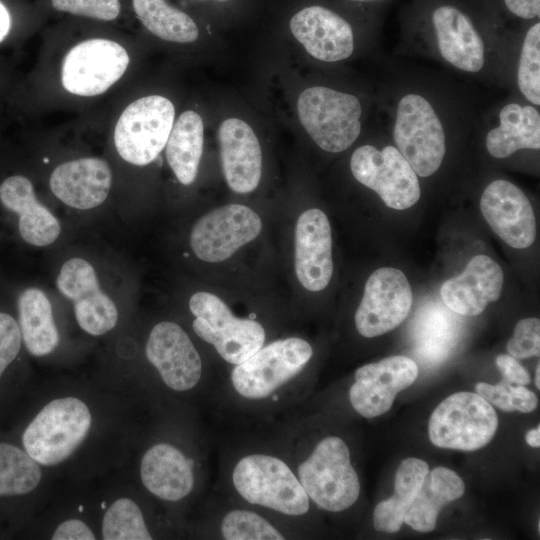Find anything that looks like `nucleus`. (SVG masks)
<instances>
[{"mask_svg": "<svg viewBox=\"0 0 540 540\" xmlns=\"http://www.w3.org/2000/svg\"><path fill=\"white\" fill-rule=\"evenodd\" d=\"M21 332L16 320L0 312V378L15 360L21 348Z\"/></svg>", "mask_w": 540, "mask_h": 540, "instance_id": "41", "label": "nucleus"}, {"mask_svg": "<svg viewBox=\"0 0 540 540\" xmlns=\"http://www.w3.org/2000/svg\"><path fill=\"white\" fill-rule=\"evenodd\" d=\"M51 3L58 11L102 21L116 19L121 10L119 0H51Z\"/></svg>", "mask_w": 540, "mask_h": 540, "instance_id": "38", "label": "nucleus"}, {"mask_svg": "<svg viewBox=\"0 0 540 540\" xmlns=\"http://www.w3.org/2000/svg\"><path fill=\"white\" fill-rule=\"evenodd\" d=\"M204 124L201 116L184 111L173 124L166 143V157L176 178L183 185L195 180L203 152Z\"/></svg>", "mask_w": 540, "mask_h": 540, "instance_id": "31", "label": "nucleus"}, {"mask_svg": "<svg viewBox=\"0 0 540 540\" xmlns=\"http://www.w3.org/2000/svg\"><path fill=\"white\" fill-rule=\"evenodd\" d=\"M392 143L358 146L350 157L354 179L374 191L384 204L395 210L414 206L421 197L419 176Z\"/></svg>", "mask_w": 540, "mask_h": 540, "instance_id": "9", "label": "nucleus"}, {"mask_svg": "<svg viewBox=\"0 0 540 540\" xmlns=\"http://www.w3.org/2000/svg\"><path fill=\"white\" fill-rule=\"evenodd\" d=\"M479 204L488 225L506 244L525 249L534 242V210L517 185L506 179H495L484 188Z\"/></svg>", "mask_w": 540, "mask_h": 540, "instance_id": "21", "label": "nucleus"}, {"mask_svg": "<svg viewBox=\"0 0 540 540\" xmlns=\"http://www.w3.org/2000/svg\"><path fill=\"white\" fill-rule=\"evenodd\" d=\"M428 472L429 465L419 458L410 457L401 462L396 471L392 497L381 501L374 509L373 525L377 531L394 533L401 528Z\"/></svg>", "mask_w": 540, "mask_h": 540, "instance_id": "30", "label": "nucleus"}, {"mask_svg": "<svg viewBox=\"0 0 540 540\" xmlns=\"http://www.w3.org/2000/svg\"><path fill=\"white\" fill-rule=\"evenodd\" d=\"M412 299L410 284L401 270L392 267L375 270L366 281L355 313L358 333L373 338L395 329L407 318Z\"/></svg>", "mask_w": 540, "mask_h": 540, "instance_id": "16", "label": "nucleus"}, {"mask_svg": "<svg viewBox=\"0 0 540 540\" xmlns=\"http://www.w3.org/2000/svg\"><path fill=\"white\" fill-rule=\"evenodd\" d=\"M465 492V484L456 472L446 467L429 471L407 510L404 522L412 529L427 533L432 531L441 508L448 502L459 499Z\"/></svg>", "mask_w": 540, "mask_h": 540, "instance_id": "27", "label": "nucleus"}, {"mask_svg": "<svg viewBox=\"0 0 540 540\" xmlns=\"http://www.w3.org/2000/svg\"><path fill=\"white\" fill-rule=\"evenodd\" d=\"M487 1L493 7L505 26L507 22H513L517 25V29H521L540 18V0Z\"/></svg>", "mask_w": 540, "mask_h": 540, "instance_id": "40", "label": "nucleus"}, {"mask_svg": "<svg viewBox=\"0 0 540 540\" xmlns=\"http://www.w3.org/2000/svg\"><path fill=\"white\" fill-rule=\"evenodd\" d=\"M53 540H93L91 528L80 519H68L61 522L51 537Z\"/></svg>", "mask_w": 540, "mask_h": 540, "instance_id": "42", "label": "nucleus"}, {"mask_svg": "<svg viewBox=\"0 0 540 540\" xmlns=\"http://www.w3.org/2000/svg\"><path fill=\"white\" fill-rule=\"evenodd\" d=\"M356 4L371 5L373 7H384L391 0H347Z\"/></svg>", "mask_w": 540, "mask_h": 540, "instance_id": "46", "label": "nucleus"}, {"mask_svg": "<svg viewBox=\"0 0 540 540\" xmlns=\"http://www.w3.org/2000/svg\"><path fill=\"white\" fill-rule=\"evenodd\" d=\"M112 184V172L100 158H80L58 165L50 175L53 194L64 204L87 210L101 205Z\"/></svg>", "mask_w": 540, "mask_h": 540, "instance_id": "25", "label": "nucleus"}, {"mask_svg": "<svg viewBox=\"0 0 540 540\" xmlns=\"http://www.w3.org/2000/svg\"><path fill=\"white\" fill-rule=\"evenodd\" d=\"M535 384L537 389H540V366L537 364L536 372H535Z\"/></svg>", "mask_w": 540, "mask_h": 540, "instance_id": "47", "label": "nucleus"}, {"mask_svg": "<svg viewBox=\"0 0 540 540\" xmlns=\"http://www.w3.org/2000/svg\"><path fill=\"white\" fill-rule=\"evenodd\" d=\"M201 461L197 455L171 441L149 446L140 460V479L155 498L178 504L190 498L201 484Z\"/></svg>", "mask_w": 540, "mask_h": 540, "instance_id": "13", "label": "nucleus"}, {"mask_svg": "<svg viewBox=\"0 0 540 540\" xmlns=\"http://www.w3.org/2000/svg\"><path fill=\"white\" fill-rule=\"evenodd\" d=\"M382 126L415 173L442 168L453 137L478 129L479 102L463 83L427 67L388 64L378 96Z\"/></svg>", "mask_w": 540, "mask_h": 540, "instance_id": "1", "label": "nucleus"}, {"mask_svg": "<svg viewBox=\"0 0 540 540\" xmlns=\"http://www.w3.org/2000/svg\"><path fill=\"white\" fill-rule=\"evenodd\" d=\"M312 356V346L300 337L264 344L245 361L232 366L225 383L228 402L244 412L280 410L296 400V381Z\"/></svg>", "mask_w": 540, "mask_h": 540, "instance_id": "4", "label": "nucleus"}, {"mask_svg": "<svg viewBox=\"0 0 540 540\" xmlns=\"http://www.w3.org/2000/svg\"><path fill=\"white\" fill-rule=\"evenodd\" d=\"M526 442L533 448H538L540 446V426L538 425L535 429H532L526 434Z\"/></svg>", "mask_w": 540, "mask_h": 540, "instance_id": "45", "label": "nucleus"}, {"mask_svg": "<svg viewBox=\"0 0 540 540\" xmlns=\"http://www.w3.org/2000/svg\"><path fill=\"white\" fill-rule=\"evenodd\" d=\"M261 229L256 212L245 205L228 204L210 211L194 224L190 244L199 259L221 262L254 240Z\"/></svg>", "mask_w": 540, "mask_h": 540, "instance_id": "18", "label": "nucleus"}, {"mask_svg": "<svg viewBox=\"0 0 540 540\" xmlns=\"http://www.w3.org/2000/svg\"><path fill=\"white\" fill-rule=\"evenodd\" d=\"M442 311L430 309L426 316L422 315L417 330L418 350L425 356L437 357L446 356L447 352L454 345L455 326L449 314Z\"/></svg>", "mask_w": 540, "mask_h": 540, "instance_id": "36", "label": "nucleus"}, {"mask_svg": "<svg viewBox=\"0 0 540 540\" xmlns=\"http://www.w3.org/2000/svg\"><path fill=\"white\" fill-rule=\"evenodd\" d=\"M507 350L514 358L539 356L540 320L524 318L515 326L513 336L507 343Z\"/></svg>", "mask_w": 540, "mask_h": 540, "instance_id": "39", "label": "nucleus"}, {"mask_svg": "<svg viewBox=\"0 0 540 540\" xmlns=\"http://www.w3.org/2000/svg\"><path fill=\"white\" fill-rule=\"evenodd\" d=\"M487 153L496 159L509 158L522 150L540 149V111L516 94L481 113Z\"/></svg>", "mask_w": 540, "mask_h": 540, "instance_id": "17", "label": "nucleus"}, {"mask_svg": "<svg viewBox=\"0 0 540 540\" xmlns=\"http://www.w3.org/2000/svg\"><path fill=\"white\" fill-rule=\"evenodd\" d=\"M418 366L406 356H390L359 367L349 388L352 408L364 418L386 413L396 395L417 379Z\"/></svg>", "mask_w": 540, "mask_h": 540, "instance_id": "19", "label": "nucleus"}, {"mask_svg": "<svg viewBox=\"0 0 540 540\" xmlns=\"http://www.w3.org/2000/svg\"><path fill=\"white\" fill-rule=\"evenodd\" d=\"M58 290L73 302L78 325L86 333L101 336L118 321V310L99 285L92 265L82 258L66 261L56 280Z\"/></svg>", "mask_w": 540, "mask_h": 540, "instance_id": "20", "label": "nucleus"}, {"mask_svg": "<svg viewBox=\"0 0 540 540\" xmlns=\"http://www.w3.org/2000/svg\"><path fill=\"white\" fill-rule=\"evenodd\" d=\"M297 114L302 127L319 148L340 153L361 135L364 105L352 92L314 85L300 93Z\"/></svg>", "mask_w": 540, "mask_h": 540, "instance_id": "6", "label": "nucleus"}, {"mask_svg": "<svg viewBox=\"0 0 540 540\" xmlns=\"http://www.w3.org/2000/svg\"><path fill=\"white\" fill-rule=\"evenodd\" d=\"M145 354L162 383L175 393H191L204 384L201 356L185 330L170 321L150 331Z\"/></svg>", "mask_w": 540, "mask_h": 540, "instance_id": "14", "label": "nucleus"}, {"mask_svg": "<svg viewBox=\"0 0 540 540\" xmlns=\"http://www.w3.org/2000/svg\"><path fill=\"white\" fill-rule=\"evenodd\" d=\"M498 428L493 406L477 393L457 392L443 400L429 419V438L437 447L474 451L487 445Z\"/></svg>", "mask_w": 540, "mask_h": 540, "instance_id": "10", "label": "nucleus"}, {"mask_svg": "<svg viewBox=\"0 0 540 540\" xmlns=\"http://www.w3.org/2000/svg\"><path fill=\"white\" fill-rule=\"evenodd\" d=\"M513 93L540 107V21H534L516 32L509 70Z\"/></svg>", "mask_w": 540, "mask_h": 540, "instance_id": "32", "label": "nucleus"}, {"mask_svg": "<svg viewBox=\"0 0 540 540\" xmlns=\"http://www.w3.org/2000/svg\"><path fill=\"white\" fill-rule=\"evenodd\" d=\"M495 363L504 380L522 386L530 383L529 373L513 356L500 354L496 357Z\"/></svg>", "mask_w": 540, "mask_h": 540, "instance_id": "43", "label": "nucleus"}, {"mask_svg": "<svg viewBox=\"0 0 540 540\" xmlns=\"http://www.w3.org/2000/svg\"><path fill=\"white\" fill-rule=\"evenodd\" d=\"M400 27L406 54L465 79L509 85L517 30L507 28L487 0H409Z\"/></svg>", "mask_w": 540, "mask_h": 540, "instance_id": "2", "label": "nucleus"}, {"mask_svg": "<svg viewBox=\"0 0 540 540\" xmlns=\"http://www.w3.org/2000/svg\"><path fill=\"white\" fill-rule=\"evenodd\" d=\"M295 272L300 284L318 292L326 288L333 273L331 227L317 208L303 212L295 229Z\"/></svg>", "mask_w": 540, "mask_h": 540, "instance_id": "22", "label": "nucleus"}, {"mask_svg": "<svg viewBox=\"0 0 540 540\" xmlns=\"http://www.w3.org/2000/svg\"><path fill=\"white\" fill-rule=\"evenodd\" d=\"M10 28L11 16L5 5L0 1V43L7 37Z\"/></svg>", "mask_w": 540, "mask_h": 540, "instance_id": "44", "label": "nucleus"}, {"mask_svg": "<svg viewBox=\"0 0 540 540\" xmlns=\"http://www.w3.org/2000/svg\"><path fill=\"white\" fill-rule=\"evenodd\" d=\"M132 3L143 26L156 37L175 43L198 39L199 29L194 19L166 0H132Z\"/></svg>", "mask_w": 540, "mask_h": 540, "instance_id": "33", "label": "nucleus"}, {"mask_svg": "<svg viewBox=\"0 0 540 540\" xmlns=\"http://www.w3.org/2000/svg\"><path fill=\"white\" fill-rule=\"evenodd\" d=\"M18 316L21 337L31 355L46 356L56 349L59 332L51 303L42 290L31 287L20 294Z\"/></svg>", "mask_w": 540, "mask_h": 540, "instance_id": "28", "label": "nucleus"}, {"mask_svg": "<svg viewBox=\"0 0 540 540\" xmlns=\"http://www.w3.org/2000/svg\"><path fill=\"white\" fill-rule=\"evenodd\" d=\"M224 487L232 502L259 510L296 535L311 501L280 446L248 445L224 463Z\"/></svg>", "mask_w": 540, "mask_h": 540, "instance_id": "3", "label": "nucleus"}, {"mask_svg": "<svg viewBox=\"0 0 540 540\" xmlns=\"http://www.w3.org/2000/svg\"><path fill=\"white\" fill-rule=\"evenodd\" d=\"M477 394L491 405L512 412L530 413L537 408L536 395L522 385L513 386L503 380L496 385L480 382L475 387Z\"/></svg>", "mask_w": 540, "mask_h": 540, "instance_id": "37", "label": "nucleus"}, {"mask_svg": "<svg viewBox=\"0 0 540 540\" xmlns=\"http://www.w3.org/2000/svg\"><path fill=\"white\" fill-rule=\"evenodd\" d=\"M173 103L161 95H149L130 103L114 129V144L126 162L145 166L166 146L174 124Z\"/></svg>", "mask_w": 540, "mask_h": 540, "instance_id": "11", "label": "nucleus"}, {"mask_svg": "<svg viewBox=\"0 0 540 540\" xmlns=\"http://www.w3.org/2000/svg\"><path fill=\"white\" fill-rule=\"evenodd\" d=\"M41 478L39 464L25 450L0 443V496L28 494L37 488Z\"/></svg>", "mask_w": 540, "mask_h": 540, "instance_id": "34", "label": "nucleus"}, {"mask_svg": "<svg viewBox=\"0 0 540 540\" xmlns=\"http://www.w3.org/2000/svg\"><path fill=\"white\" fill-rule=\"evenodd\" d=\"M189 309L195 317L192 322L195 334L231 366L245 361L265 344L266 331L261 323L251 317H236L214 294H193Z\"/></svg>", "mask_w": 540, "mask_h": 540, "instance_id": "8", "label": "nucleus"}, {"mask_svg": "<svg viewBox=\"0 0 540 540\" xmlns=\"http://www.w3.org/2000/svg\"><path fill=\"white\" fill-rule=\"evenodd\" d=\"M280 448L316 507L338 513L357 502L360 480L344 439L327 435L307 447L284 430Z\"/></svg>", "mask_w": 540, "mask_h": 540, "instance_id": "5", "label": "nucleus"}, {"mask_svg": "<svg viewBox=\"0 0 540 540\" xmlns=\"http://www.w3.org/2000/svg\"><path fill=\"white\" fill-rule=\"evenodd\" d=\"M503 271L489 256H474L464 271L448 280L440 288L444 304L463 316H476L487 305L499 299L503 287Z\"/></svg>", "mask_w": 540, "mask_h": 540, "instance_id": "24", "label": "nucleus"}, {"mask_svg": "<svg viewBox=\"0 0 540 540\" xmlns=\"http://www.w3.org/2000/svg\"><path fill=\"white\" fill-rule=\"evenodd\" d=\"M213 1L219 2V3H223V2H229V1H231V0H213Z\"/></svg>", "mask_w": 540, "mask_h": 540, "instance_id": "48", "label": "nucleus"}, {"mask_svg": "<svg viewBox=\"0 0 540 540\" xmlns=\"http://www.w3.org/2000/svg\"><path fill=\"white\" fill-rule=\"evenodd\" d=\"M0 202L17 214L20 236L28 244L47 246L60 235L59 221L37 200L27 177L13 175L6 178L0 185Z\"/></svg>", "mask_w": 540, "mask_h": 540, "instance_id": "26", "label": "nucleus"}, {"mask_svg": "<svg viewBox=\"0 0 540 540\" xmlns=\"http://www.w3.org/2000/svg\"><path fill=\"white\" fill-rule=\"evenodd\" d=\"M91 426L92 414L83 400L74 396L53 399L24 430V450L39 465H58L80 447Z\"/></svg>", "mask_w": 540, "mask_h": 540, "instance_id": "7", "label": "nucleus"}, {"mask_svg": "<svg viewBox=\"0 0 540 540\" xmlns=\"http://www.w3.org/2000/svg\"><path fill=\"white\" fill-rule=\"evenodd\" d=\"M211 535L223 540H284L294 535L259 510L232 502L211 520Z\"/></svg>", "mask_w": 540, "mask_h": 540, "instance_id": "29", "label": "nucleus"}, {"mask_svg": "<svg viewBox=\"0 0 540 540\" xmlns=\"http://www.w3.org/2000/svg\"><path fill=\"white\" fill-rule=\"evenodd\" d=\"M293 37L314 59L337 63L351 58L357 35L350 19L327 4L313 3L295 12L289 20Z\"/></svg>", "mask_w": 540, "mask_h": 540, "instance_id": "15", "label": "nucleus"}, {"mask_svg": "<svg viewBox=\"0 0 540 540\" xmlns=\"http://www.w3.org/2000/svg\"><path fill=\"white\" fill-rule=\"evenodd\" d=\"M129 61L126 49L115 41L85 40L66 54L61 70L62 85L77 96L100 95L123 76Z\"/></svg>", "mask_w": 540, "mask_h": 540, "instance_id": "12", "label": "nucleus"}, {"mask_svg": "<svg viewBox=\"0 0 540 540\" xmlns=\"http://www.w3.org/2000/svg\"><path fill=\"white\" fill-rule=\"evenodd\" d=\"M218 139L229 188L239 194L254 191L261 179L262 153L252 127L239 118L225 119L219 126Z\"/></svg>", "mask_w": 540, "mask_h": 540, "instance_id": "23", "label": "nucleus"}, {"mask_svg": "<svg viewBox=\"0 0 540 540\" xmlns=\"http://www.w3.org/2000/svg\"><path fill=\"white\" fill-rule=\"evenodd\" d=\"M105 540H151L153 535L139 505L132 499H116L106 510L102 520Z\"/></svg>", "mask_w": 540, "mask_h": 540, "instance_id": "35", "label": "nucleus"}]
</instances>
